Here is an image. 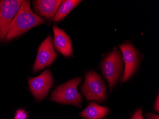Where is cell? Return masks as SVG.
<instances>
[{"mask_svg": "<svg viewBox=\"0 0 159 119\" xmlns=\"http://www.w3.org/2000/svg\"><path fill=\"white\" fill-rule=\"evenodd\" d=\"M124 66L121 53L116 48L102 61L101 69L104 78L108 80L110 93L120 78Z\"/></svg>", "mask_w": 159, "mask_h": 119, "instance_id": "obj_2", "label": "cell"}, {"mask_svg": "<svg viewBox=\"0 0 159 119\" xmlns=\"http://www.w3.org/2000/svg\"><path fill=\"white\" fill-rule=\"evenodd\" d=\"M109 112V108L93 102L80 114L84 119H102Z\"/></svg>", "mask_w": 159, "mask_h": 119, "instance_id": "obj_11", "label": "cell"}, {"mask_svg": "<svg viewBox=\"0 0 159 119\" xmlns=\"http://www.w3.org/2000/svg\"><path fill=\"white\" fill-rule=\"evenodd\" d=\"M57 56L58 54L53 48L52 37L49 36L42 43L38 49V54L34 65V71H39L51 64Z\"/></svg>", "mask_w": 159, "mask_h": 119, "instance_id": "obj_8", "label": "cell"}, {"mask_svg": "<svg viewBox=\"0 0 159 119\" xmlns=\"http://www.w3.org/2000/svg\"><path fill=\"white\" fill-rule=\"evenodd\" d=\"M125 63V69L121 83L130 78L136 71L139 64L138 52L131 43H125L120 46Z\"/></svg>", "mask_w": 159, "mask_h": 119, "instance_id": "obj_6", "label": "cell"}, {"mask_svg": "<svg viewBox=\"0 0 159 119\" xmlns=\"http://www.w3.org/2000/svg\"><path fill=\"white\" fill-rule=\"evenodd\" d=\"M24 1L4 0L0 2V39L6 37L8 29Z\"/></svg>", "mask_w": 159, "mask_h": 119, "instance_id": "obj_5", "label": "cell"}, {"mask_svg": "<svg viewBox=\"0 0 159 119\" xmlns=\"http://www.w3.org/2000/svg\"><path fill=\"white\" fill-rule=\"evenodd\" d=\"M53 30L54 34V48L66 57L71 56L73 54V47L69 36L57 26L53 27Z\"/></svg>", "mask_w": 159, "mask_h": 119, "instance_id": "obj_9", "label": "cell"}, {"mask_svg": "<svg viewBox=\"0 0 159 119\" xmlns=\"http://www.w3.org/2000/svg\"><path fill=\"white\" fill-rule=\"evenodd\" d=\"M82 92L88 101L104 102L107 97L106 86L100 76L93 71L87 73Z\"/></svg>", "mask_w": 159, "mask_h": 119, "instance_id": "obj_4", "label": "cell"}, {"mask_svg": "<svg viewBox=\"0 0 159 119\" xmlns=\"http://www.w3.org/2000/svg\"><path fill=\"white\" fill-rule=\"evenodd\" d=\"M26 114L24 111L22 110H19L17 112L15 119H26Z\"/></svg>", "mask_w": 159, "mask_h": 119, "instance_id": "obj_14", "label": "cell"}, {"mask_svg": "<svg viewBox=\"0 0 159 119\" xmlns=\"http://www.w3.org/2000/svg\"><path fill=\"white\" fill-rule=\"evenodd\" d=\"M53 83V78L49 70L44 71L36 77L29 79L30 90L38 101L43 100L47 95Z\"/></svg>", "mask_w": 159, "mask_h": 119, "instance_id": "obj_7", "label": "cell"}, {"mask_svg": "<svg viewBox=\"0 0 159 119\" xmlns=\"http://www.w3.org/2000/svg\"><path fill=\"white\" fill-rule=\"evenodd\" d=\"M159 95H158L157 97V99L155 101V105H154V108H155V111L157 112H159Z\"/></svg>", "mask_w": 159, "mask_h": 119, "instance_id": "obj_16", "label": "cell"}, {"mask_svg": "<svg viewBox=\"0 0 159 119\" xmlns=\"http://www.w3.org/2000/svg\"><path fill=\"white\" fill-rule=\"evenodd\" d=\"M45 23V20L33 12L29 1H24L18 12L8 29L6 38L7 41L28 31L33 27Z\"/></svg>", "mask_w": 159, "mask_h": 119, "instance_id": "obj_1", "label": "cell"}, {"mask_svg": "<svg viewBox=\"0 0 159 119\" xmlns=\"http://www.w3.org/2000/svg\"><path fill=\"white\" fill-rule=\"evenodd\" d=\"M146 117L147 119H159V115L153 113H148Z\"/></svg>", "mask_w": 159, "mask_h": 119, "instance_id": "obj_15", "label": "cell"}, {"mask_svg": "<svg viewBox=\"0 0 159 119\" xmlns=\"http://www.w3.org/2000/svg\"><path fill=\"white\" fill-rule=\"evenodd\" d=\"M61 2L60 0L35 1V9L41 16L51 20L54 17Z\"/></svg>", "mask_w": 159, "mask_h": 119, "instance_id": "obj_10", "label": "cell"}, {"mask_svg": "<svg viewBox=\"0 0 159 119\" xmlns=\"http://www.w3.org/2000/svg\"><path fill=\"white\" fill-rule=\"evenodd\" d=\"M81 2L82 1L78 0L62 1V4L59 8H58L54 17L52 19V21L54 22H57L63 19Z\"/></svg>", "mask_w": 159, "mask_h": 119, "instance_id": "obj_12", "label": "cell"}, {"mask_svg": "<svg viewBox=\"0 0 159 119\" xmlns=\"http://www.w3.org/2000/svg\"><path fill=\"white\" fill-rule=\"evenodd\" d=\"M132 119H143V110L140 109L136 112L133 115Z\"/></svg>", "mask_w": 159, "mask_h": 119, "instance_id": "obj_13", "label": "cell"}, {"mask_svg": "<svg viewBox=\"0 0 159 119\" xmlns=\"http://www.w3.org/2000/svg\"><path fill=\"white\" fill-rule=\"evenodd\" d=\"M81 81V78H76L61 85L52 93L51 100L61 103L80 106L82 96L77 91V87Z\"/></svg>", "mask_w": 159, "mask_h": 119, "instance_id": "obj_3", "label": "cell"}]
</instances>
